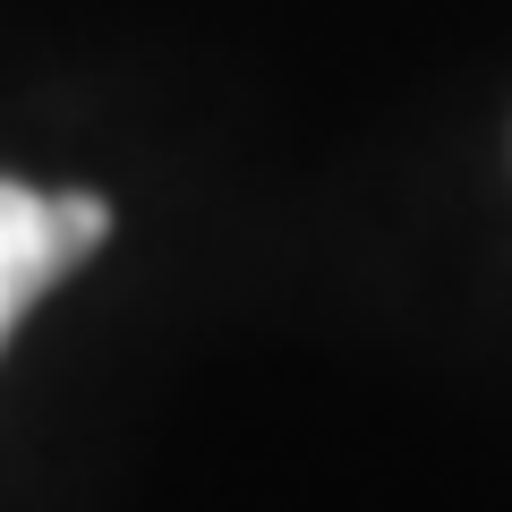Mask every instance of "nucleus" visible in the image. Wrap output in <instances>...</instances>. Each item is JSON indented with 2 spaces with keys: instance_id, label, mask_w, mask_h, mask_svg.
<instances>
[{
  "instance_id": "f257e3e1",
  "label": "nucleus",
  "mask_w": 512,
  "mask_h": 512,
  "mask_svg": "<svg viewBox=\"0 0 512 512\" xmlns=\"http://www.w3.org/2000/svg\"><path fill=\"white\" fill-rule=\"evenodd\" d=\"M111 231L103 197H43V188L0 180V342L18 333V316L69 274L77 256H94Z\"/></svg>"
}]
</instances>
